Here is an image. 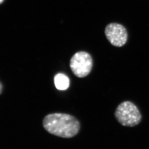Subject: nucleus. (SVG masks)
<instances>
[{
    "label": "nucleus",
    "instance_id": "423d86ee",
    "mask_svg": "<svg viewBox=\"0 0 149 149\" xmlns=\"http://www.w3.org/2000/svg\"><path fill=\"white\" fill-rule=\"evenodd\" d=\"M2 90H3V86H2L1 83L0 82V94L1 93Z\"/></svg>",
    "mask_w": 149,
    "mask_h": 149
},
{
    "label": "nucleus",
    "instance_id": "f03ea898",
    "mask_svg": "<svg viewBox=\"0 0 149 149\" xmlns=\"http://www.w3.org/2000/svg\"><path fill=\"white\" fill-rule=\"evenodd\" d=\"M114 114L119 124L124 127H135L140 123L142 118L138 107L130 101L121 103L117 107Z\"/></svg>",
    "mask_w": 149,
    "mask_h": 149
},
{
    "label": "nucleus",
    "instance_id": "0eeeda50",
    "mask_svg": "<svg viewBox=\"0 0 149 149\" xmlns=\"http://www.w3.org/2000/svg\"><path fill=\"white\" fill-rule=\"evenodd\" d=\"M4 0H0V4H1V3H3Z\"/></svg>",
    "mask_w": 149,
    "mask_h": 149
},
{
    "label": "nucleus",
    "instance_id": "f257e3e1",
    "mask_svg": "<svg viewBox=\"0 0 149 149\" xmlns=\"http://www.w3.org/2000/svg\"><path fill=\"white\" fill-rule=\"evenodd\" d=\"M43 125L48 132L63 138H73L77 135L80 130L79 122L74 117L61 113L46 116Z\"/></svg>",
    "mask_w": 149,
    "mask_h": 149
},
{
    "label": "nucleus",
    "instance_id": "39448f33",
    "mask_svg": "<svg viewBox=\"0 0 149 149\" xmlns=\"http://www.w3.org/2000/svg\"><path fill=\"white\" fill-rule=\"evenodd\" d=\"M54 83L56 88L65 90L69 87L70 81L67 76L63 73H58L54 77Z\"/></svg>",
    "mask_w": 149,
    "mask_h": 149
},
{
    "label": "nucleus",
    "instance_id": "7ed1b4c3",
    "mask_svg": "<svg viewBox=\"0 0 149 149\" xmlns=\"http://www.w3.org/2000/svg\"><path fill=\"white\" fill-rule=\"evenodd\" d=\"M93 61L87 52L79 51L74 54L71 58L70 67L75 76L84 78L88 76L93 68Z\"/></svg>",
    "mask_w": 149,
    "mask_h": 149
},
{
    "label": "nucleus",
    "instance_id": "20e7f679",
    "mask_svg": "<svg viewBox=\"0 0 149 149\" xmlns=\"http://www.w3.org/2000/svg\"><path fill=\"white\" fill-rule=\"evenodd\" d=\"M105 34L109 42L114 47H123L127 43L128 33L125 27L117 23H111L105 27Z\"/></svg>",
    "mask_w": 149,
    "mask_h": 149
}]
</instances>
